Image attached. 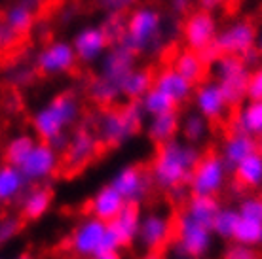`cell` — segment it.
I'll list each match as a JSON object with an SVG mask.
<instances>
[{"label": "cell", "mask_w": 262, "mask_h": 259, "mask_svg": "<svg viewBox=\"0 0 262 259\" xmlns=\"http://www.w3.org/2000/svg\"><path fill=\"white\" fill-rule=\"evenodd\" d=\"M202 156L200 146L184 142L181 138H173L169 142L156 146L148 167L154 188L167 195L177 189H186L192 170Z\"/></svg>", "instance_id": "obj_1"}, {"label": "cell", "mask_w": 262, "mask_h": 259, "mask_svg": "<svg viewBox=\"0 0 262 259\" xmlns=\"http://www.w3.org/2000/svg\"><path fill=\"white\" fill-rule=\"evenodd\" d=\"M125 45L137 57H158L173 40V27L162 10L152 4H139L125 15Z\"/></svg>", "instance_id": "obj_2"}, {"label": "cell", "mask_w": 262, "mask_h": 259, "mask_svg": "<svg viewBox=\"0 0 262 259\" xmlns=\"http://www.w3.org/2000/svg\"><path fill=\"white\" fill-rule=\"evenodd\" d=\"M88 121L99 136L101 146L120 148L131 142L144 129L146 116L139 100H124L122 104L103 108Z\"/></svg>", "instance_id": "obj_3"}, {"label": "cell", "mask_w": 262, "mask_h": 259, "mask_svg": "<svg viewBox=\"0 0 262 259\" xmlns=\"http://www.w3.org/2000/svg\"><path fill=\"white\" fill-rule=\"evenodd\" d=\"M80 117H82V104L78 95L67 89L53 95L46 104H42L33 114L31 125L36 140L52 144L59 136L69 135V131L78 123Z\"/></svg>", "instance_id": "obj_4"}, {"label": "cell", "mask_w": 262, "mask_h": 259, "mask_svg": "<svg viewBox=\"0 0 262 259\" xmlns=\"http://www.w3.org/2000/svg\"><path fill=\"white\" fill-rule=\"evenodd\" d=\"M215 80L230 108H237L247 100V84L251 68L236 55H221L209 66Z\"/></svg>", "instance_id": "obj_5"}, {"label": "cell", "mask_w": 262, "mask_h": 259, "mask_svg": "<svg viewBox=\"0 0 262 259\" xmlns=\"http://www.w3.org/2000/svg\"><path fill=\"white\" fill-rule=\"evenodd\" d=\"M215 246V235L211 227L202 225L181 214L175 221V233L171 240V252L179 259L205 257Z\"/></svg>", "instance_id": "obj_6"}, {"label": "cell", "mask_w": 262, "mask_h": 259, "mask_svg": "<svg viewBox=\"0 0 262 259\" xmlns=\"http://www.w3.org/2000/svg\"><path fill=\"white\" fill-rule=\"evenodd\" d=\"M101 142L90 121H82L69 133L67 144L61 151V167L67 172H80L99 156Z\"/></svg>", "instance_id": "obj_7"}, {"label": "cell", "mask_w": 262, "mask_h": 259, "mask_svg": "<svg viewBox=\"0 0 262 259\" xmlns=\"http://www.w3.org/2000/svg\"><path fill=\"white\" fill-rule=\"evenodd\" d=\"M230 178V169L223 157L216 151L203 153L202 159L194 167L188 180V191L190 195H211L219 197L223 193Z\"/></svg>", "instance_id": "obj_8"}, {"label": "cell", "mask_w": 262, "mask_h": 259, "mask_svg": "<svg viewBox=\"0 0 262 259\" xmlns=\"http://www.w3.org/2000/svg\"><path fill=\"white\" fill-rule=\"evenodd\" d=\"M108 184L122 195V199L127 204H137V206H141L150 197L154 189L148 169H144L137 163H127L124 167H120L111 176Z\"/></svg>", "instance_id": "obj_9"}, {"label": "cell", "mask_w": 262, "mask_h": 259, "mask_svg": "<svg viewBox=\"0 0 262 259\" xmlns=\"http://www.w3.org/2000/svg\"><path fill=\"white\" fill-rule=\"evenodd\" d=\"M78 65L71 40H52L40 47L34 55V68L42 76H65Z\"/></svg>", "instance_id": "obj_10"}, {"label": "cell", "mask_w": 262, "mask_h": 259, "mask_svg": "<svg viewBox=\"0 0 262 259\" xmlns=\"http://www.w3.org/2000/svg\"><path fill=\"white\" fill-rule=\"evenodd\" d=\"M61 169V153L50 142L36 140L33 149L29 151L25 161L19 165L21 174L25 176L29 186L34 184H46L55 172Z\"/></svg>", "instance_id": "obj_11"}, {"label": "cell", "mask_w": 262, "mask_h": 259, "mask_svg": "<svg viewBox=\"0 0 262 259\" xmlns=\"http://www.w3.org/2000/svg\"><path fill=\"white\" fill-rule=\"evenodd\" d=\"M219 19L215 13L194 10L184 17L181 25V40L186 49L200 53L202 49L215 44L216 33H219Z\"/></svg>", "instance_id": "obj_12"}, {"label": "cell", "mask_w": 262, "mask_h": 259, "mask_svg": "<svg viewBox=\"0 0 262 259\" xmlns=\"http://www.w3.org/2000/svg\"><path fill=\"white\" fill-rule=\"evenodd\" d=\"M256 42V25L251 19L239 17L226 23L219 29L215 38L216 49L223 55H236L242 57L255 47Z\"/></svg>", "instance_id": "obj_13"}, {"label": "cell", "mask_w": 262, "mask_h": 259, "mask_svg": "<svg viewBox=\"0 0 262 259\" xmlns=\"http://www.w3.org/2000/svg\"><path fill=\"white\" fill-rule=\"evenodd\" d=\"M105 221L93 216H85L74 225L69 237V250L80 259H93L101 253V244L106 233Z\"/></svg>", "instance_id": "obj_14"}, {"label": "cell", "mask_w": 262, "mask_h": 259, "mask_svg": "<svg viewBox=\"0 0 262 259\" xmlns=\"http://www.w3.org/2000/svg\"><path fill=\"white\" fill-rule=\"evenodd\" d=\"M175 221L164 210H148L141 216L137 242L146 252H158L173 240Z\"/></svg>", "instance_id": "obj_15"}, {"label": "cell", "mask_w": 262, "mask_h": 259, "mask_svg": "<svg viewBox=\"0 0 262 259\" xmlns=\"http://www.w3.org/2000/svg\"><path fill=\"white\" fill-rule=\"evenodd\" d=\"M190 100L194 104V112L205 117L209 123L224 121L232 110L215 80H203L202 84H198Z\"/></svg>", "instance_id": "obj_16"}, {"label": "cell", "mask_w": 262, "mask_h": 259, "mask_svg": "<svg viewBox=\"0 0 262 259\" xmlns=\"http://www.w3.org/2000/svg\"><path fill=\"white\" fill-rule=\"evenodd\" d=\"M71 44L74 53H76L78 63L88 66L97 65L106 53V49L111 47L108 40L105 38V34H103L99 25L80 27L78 31L74 33V36H72Z\"/></svg>", "instance_id": "obj_17"}, {"label": "cell", "mask_w": 262, "mask_h": 259, "mask_svg": "<svg viewBox=\"0 0 262 259\" xmlns=\"http://www.w3.org/2000/svg\"><path fill=\"white\" fill-rule=\"evenodd\" d=\"M152 87L165 93L177 106H181V104H186L192 98L196 85L190 84L186 78H183L171 65H167L154 72V85Z\"/></svg>", "instance_id": "obj_18"}, {"label": "cell", "mask_w": 262, "mask_h": 259, "mask_svg": "<svg viewBox=\"0 0 262 259\" xmlns=\"http://www.w3.org/2000/svg\"><path fill=\"white\" fill-rule=\"evenodd\" d=\"M125 204L127 202L122 199V195L106 182L105 186H99L93 191L92 197H90V201H88V212H90V216L97 218V220L111 223L124 210Z\"/></svg>", "instance_id": "obj_19"}, {"label": "cell", "mask_w": 262, "mask_h": 259, "mask_svg": "<svg viewBox=\"0 0 262 259\" xmlns=\"http://www.w3.org/2000/svg\"><path fill=\"white\" fill-rule=\"evenodd\" d=\"M256 151V138L251 135H245L242 131L228 129V133L224 135L221 148H219V156L223 157V161L226 163V167L230 172L236 169L237 165L253 156Z\"/></svg>", "instance_id": "obj_20"}, {"label": "cell", "mask_w": 262, "mask_h": 259, "mask_svg": "<svg viewBox=\"0 0 262 259\" xmlns=\"http://www.w3.org/2000/svg\"><path fill=\"white\" fill-rule=\"evenodd\" d=\"M99 65V74L105 76L114 82H122V80L129 74L135 66H137V55L131 53L125 45H111L103 59L97 63Z\"/></svg>", "instance_id": "obj_21"}, {"label": "cell", "mask_w": 262, "mask_h": 259, "mask_svg": "<svg viewBox=\"0 0 262 259\" xmlns=\"http://www.w3.org/2000/svg\"><path fill=\"white\" fill-rule=\"evenodd\" d=\"M53 204V191L46 184H34L29 186L23 197L19 199V212L21 218L27 221L42 220L52 210Z\"/></svg>", "instance_id": "obj_22"}, {"label": "cell", "mask_w": 262, "mask_h": 259, "mask_svg": "<svg viewBox=\"0 0 262 259\" xmlns=\"http://www.w3.org/2000/svg\"><path fill=\"white\" fill-rule=\"evenodd\" d=\"M179 131H181V114H179V110L160 114V116L154 117H146V123H144V135L156 146L177 138Z\"/></svg>", "instance_id": "obj_23"}, {"label": "cell", "mask_w": 262, "mask_h": 259, "mask_svg": "<svg viewBox=\"0 0 262 259\" xmlns=\"http://www.w3.org/2000/svg\"><path fill=\"white\" fill-rule=\"evenodd\" d=\"M228 129L242 131L253 138L262 135V98H247L230 119Z\"/></svg>", "instance_id": "obj_24"}, {"label": "cell", "mask_w": 262, "mask_h": 259, "mask_svg": "<svg viewBox=\"0 0 262 259\" xmlns=\"http://www.w3.org/2000/svg\"><path fill=\"white\" fill-rule=\"evenodd\" d=\"M141 216H143L141 206H137V204H125L124 210L108 223L112 227V231L118 235V239L124 248L131 246L133 242H137Z\"/></svg>", "instance_id": "obj_25"}, {"label": "cell", "mask_w": 262, "mask_h": 259, "mask_svg": "<svg viewBox=\"0 0 262 259\" xmlns=\"http://www.w3.org/2000/svg\"><path fill=\"white\" fill-rule=\"evenodd\" d=\"M88 97L93 104H97L99 108H111V106H116L124 100V95H122V89H120V84L114 82V80H108L105 76H93L88 84Z\"/></svg>", "instance_id": "obj_26"}, {"label": "cell", "mask_w": 262, "mask_h": 259, "mask_svg": "<svg viewBox=\"0 0 262 259\" xmlns=\"http://www.w3.org/2000/svg\"><path fill=\"white\" fill-rule=\"evenodd\" d=\"M223 206L219 197L211 195H188V199L183 202V212L181 214L188 216L190 220L202 223V225L211 227V221L215 218L216 210Z\"/></svg>", "instance_id": "obj_27"}, {"label": "cell", "mask_w": 262, "mask_h": 259, "mask_svg": "<svg viewBox=\"0 0 262 259\" xmlns=\"http://www.w3.org/2000/svg\"><path fill=\"white\" fill-rule=\"evenodd\" d=\"M169 65L173 66L183 78H186L194 85L202 84L203 80H205L207 68H209V66L200 59V55H198L196 51L186 49V47H183L181 51H177L175 55H173Z\"/></svg>", "instance_id": "obj_28"}, {"label": "cell", "mask_w": 262, "mask_h": 259, "mask_svg": "<svg viewBox=\"0 0 262 259\" xmlns=\"http://www.w3.org/2000/svg\"><path fill=\"white\" fill-rule=\"evenodd\" d=\"M29 188V182L21 174L19 167L13 165H0V204L2 202L19 201Z\"/></svg>", "instance_id": "obj_29"}, {"label": "cell", "mask_w": 262, "mask_h": 259, "mask_svg": "<svg viewBox=\"0 0 262 259\" xmlns=\"http://www.w3.org/2000/svg\"><path fill=\"white\" fill-rule=\"evenodd\" d=\"M154 85V72L148 66H135L133 70L120 82V89L124 100H141Z\"/></svg>", "instance_id": "obj_30"}, {"label": "cell", "mask_w": 262, "mask_h": 259, "mask_svg": "<svg viewBox=\"0 0 262 259\" xmlns=\"http://www.w3.org/2000/svg\"><path fill=\"white\" fill-rule=\"evenodd\" d=\"M237 188L245 191H258L262 188V153L255 151L253 156L243 159L236 169L232 170Z\"/></svg>", "instance_id": "obj_31"}, {"label": "cell", "mask_w": 262, "mask_h": 259, "mask_svg": "<svg viewBox=\"0 0 262 259\" xmlns=\"http://www.w3.org/2000/svg\"><path fill=\"white\" fill-rule=\"evenodd\" d=\"M211 135V123L202 117L198 112H188L186 116H181V140L194 146H202Z\"/></svg>", "instance_id": "obj_32"}, {"label": "cell", "mask_w": 262, "mask_h": 259, "mask_svg": "<svg viewBox=\"0 0 262 259\" xmlns=\"http://www.w3.org/2000/svg\"><path fill=\"white\" fill-rule=\"evenodd\" d=\"M34 19H36V12H34L33 8L25 6L23 2L17 0L15 4H12V6L6 10L2 23L19 38V36H23V34L29 33V31L33 29Z\"/></svg>", "instance_id": "obj_33"}, {"label": "cell", "mask_w": 262, "mask_h": 259, "mask_svg": "<svg viewBox=\"0 0 262 259\" xmlns=\"http://www.w3.org/2000/svg\"><path fill=\"white\" fill-rule=\"evenodd\" d=\"M237 221H239L237 206H226V204H223V206L216 210L215 218L211 221V231L215 235V239L232 240Z\"/></svg>", "instance_id": "obj_34"}, {"label": "cell", "mask_w": 262, "mask_h": 259, "mask_svg": "<svg viewBox=\"0 0 262 259\" xmlns=\"http://www.w3.org/2000/svg\"><path fill=\"white\" fill-rule=\"evenodd\" d=\"M34 144H36V136L33 135L21 133V135L13 136L4 148V163L19 167L21 163L25 161V157L29 156V151L33 149Z\"/></svg>", "instance_id": "obj_35"}, {"label": "cell", "mask_w": 262, "mask_h": 259, "mask_svg": "<svg viewBox=\"0 0 262 259\" xmlns=\"http://www.w3.org/2000/svg\"><path fill=\"white\" fill-rule=\"evenodd\" d=\"M139 104H141V108H143L146 117H154V116H160V114H167V112L179 110L177 104L173 102L165 93L154 89V87L139 100Z\"/></svg>", "instance_id": "obj_36"}, {"label": "cell", "mask_w": 262, "mask_h": 259, "mask_svg": "<svg viewBox=\"0 0 262 259\" xmlns=\"http://www.w3.org/2000/svg\"><path fill=\"white\" fill-rule=\"evenodd\" d=\"M230 242L245 244V246H251V248L262 246V223L239 218L236 231H234V237H232Z\"/></svg>", "instance_id": "obj_37"}, {"label": "cell", "mask_w": 262, "mask_h": 259, "mask_svg": "<svg viewBox=\"0 0 262 259\" xmlns=\"http://www.w3.org/2000/svg\"><path fill=\"white\" fill-rule=\"evenodd\" d=\"M125 23H127V19L122 13H105V17L101 19L99 27H101V31L111 45H118L124 42Z\"/></svg>", "instance_id": "obj_38"}, {"label": "cell", "mask_w": 262, "mask_h": 259, "mask_svg": "<svg viewBox=\"0 0 262 259\" xmlns=\"http://www.w3.org/2000/svg\"><path fill=\"white\" fill-rule=\"evenodd\" d=\"M36 80V68L34 65H27V63H15L6 70V82L12 87H29L33 85Z\"/></svg>", "instance_id": "obj_39"}, {"label": "cell", "mask_w": 262, "mask_h": 259, "mask_svg": "<svg viewBox=\"0 0 262 259\" xmlns=\"http://www.w3.org/2000/svg\"><path fill=\"white\" fill-rule=\"evenodd\" d=\"M237 212H239V218L262 223V195L247 193L245 197H242V201L237 204Z\"/></svg>", "instance_id": "obj_40"}, {"label": "cell", "mask_w": 262, "mask_h": 259, "mask_svg": "<svg viewBox=\"0 0 262 259\" xmlns=\"http://www.w3.org/2000/svg\"><path fill=\"white\" fill-rule=\"evenodd\" d=\"M21 218L17 216H0V248L15 239L21 233Z\"/></svg>", "instance_id": "obj_41"}, {"label": "cell", "mask_w": 262, "mask_h": 259, "mask_svg": "<svg viewBox=\"0 0 262 259\" xmlns=\"http://www.w3.org/2000/svg\"><path fill=\"white\" fill-rule=\"evenodd\" d=\"M141 4V0H95V6L103 13H122L127 15Z\"/></svg>", "instance_id": "obj_42"}, {"label": "cell", "mask_w": 262, "mask_h": 259, "mask_svg": "<svg viewBox=\"0 0 262 259\" xmlns=\"http://www.w3.org/2000/svg\"><path fill=\"white\" fill-rule=\"evenodd\" d=\"M223 259H258V252H256V248L230 242L228 246L224 248Z\"/></svg>", "instance_id": "obj_43"}, {"label": "cell", "mask_w": 262, "mask_h": 259, "mask_svg": "<svg viewBox=\"0 0 262 259\" xmlns=\"http://www.w3.org/2000/svg\"><path fill=\"white\" fill-rule=\"evenodd\" d=\"M247 98H262V63L251 68L249 84H247Z\"/></svg>", "instance_id": "obj_44"}, {"label": "cell", "mask_w": 262, "mask_h": 259, "mask_svg": "<svg viewBox=\"0 0 262 259\" xmlns=\"http://www.w3.org/2000/svg\"><path fill=\"white\" fill-rule=\"evenodd\" d=\"M198 55H200V59H202V61L205 63V65L211 66V65H213V63L216 61V59H219L221 55H223V53H221L219 49H216V45H215V44H211L209 47H205V49H202V51L198 53Z\"/></svg>", "instance_id": "obj_45"}, {"label": "cell", "mask_w": 262, "mask_h": 259, "mask_svg": "<svg viewBox=\"0 0 262 259\" xmlns=\"http://www.w3.org/2000/svg\"><path fill=\"white\" fill-rule=\"evenodd\" d=\"M13 42H17V36H15L4 23H0V49L10 47Z\"/></svg>", "instance_id": "obj_46"}, {"label": "cell", "mask_w": 262, "mask_h": 259, "mask_svg": "<svg viewBox=\"0 0 262 259\" xmlns=\"http://www.w3.org/2000/svg\"><path fill=\"white\" fill-rule=\"evenodd\" d=\"M198 2V10H203V12L216 13L221 8H223V0H196Z\"/></svg>", "instance_id": "obj_47"}, {"label": "cell", "mask_w": 262, "mask_h": 259, "mask_svg": "<svg viewBox=\"0 0 262 259\" xmlns=\"http://www.w3.org/2000/svg\"><path fill=\"white\" fill-rule=\"evenodd\" d=\"M167 2H169L171 12L175 13V15H181V13H186L190 10L194 0H167Z\"/></svg>", "instance_id": "obj_48"}, {"label": "cell", "mask_w": 262, "mask_h": 259, "mask_svg": "<svg viewBox=\"0 0 262 259\" xmlns=\"http://www.w3.org/2000/svg\"><path fill=\"white\" fill-rule=\"evenodd\" d=\"M242 61L245 63V65L249 66V68H255V66L260 65L262 61V55L258 51H256V47H253L251 51H247L245 55H242Z\"/></svg>", "instance_id": "obj_49"}, {"label": "cell", "mask_w": 262, "mask_h": 259, "mask_svg": "<svg viewBox=\"0 0 262 259\" xmlns=\"http://www.w3.org/2000/svg\"><path fill=\"white\" fill-rule=\"evenodd\" d=\"M74 17H76V8H74V6H65L59 13L61 23H71Z\"/></svg>", "instance_id": "obj_50"}, {"label": "cell", "mask_w": 262, "mask_h": 259, "mask_svg": "<svg viewBox=\"0 0 262 259\" xmlns=\"http://www.w3.org/2000/svg\"><path fill=\"white\" fill-rule=\"evenodd\" d=\"M19 2H23V4H25V6H29V8H33L34 12H38L40 6L44 4V0H19Z\"/></svg>", "instance_id": "obj_51"}, {"label": "cell", "mask_w": 262, "mask_h": 259, "mask_svg": "<svg viewBox=\"0 0 262 259\" xmlns=\"http://www.w3.org/2000/svg\"><path fill=\"white\" fill-rule=\"evenodd\" d=\"M255 47H256V51H258L262 55V25L256 27V42H255Z\"/></svg>", "instance_id": "obj_52"}, {"label": "cell", "mask_w": 262, "mask_h": 259, "mask_svg": "<svg viewBox=\"0 0 262 259\" xmlns=\"http://www.w3.org/2000/svg\"><path fill=\"white\" fill-rule=\"evenodd\" d=\"M93 259H122V255L118 253H103V255H95Z\"/></svg>", "instance_id": "obj_53"}, {"label": "cell", "mask_w": 262, "mask_h": 259, "mask_svg": "<svg viewBox=\"0 0 262 259\" xmlns=\"http://www.w3.org/2000/svg\"><path fill=\"white\" fill-rule=\"evenodd\" d=\"M141 259H162V255H160L158 252H148L146 255H143Z\"/></svg>", "instance_id": "obj_54"}, {"label": "cell", "mask_w": 262, "mask_h": 259, "mask_svg": "<svg viewBox=\"0 0 262 259\" xmlns=\"http://www.w3.org/2000/svg\"><path fill=\"white\" fill-rule=\"evenodd\" d=\"M256 151H258V153H262V135L256 138Z\"/></svg>", "instance_id": "obj_55"}, {"label": "cell", "mask_w": 262, "mask_h": 259, "mask_svg": "<svg viewBox=\"0 0 262 259\" xmlns=\"http://www.w3.org/2000/svg\"><path fill=\"white\" fill-rule=\"evenodd\" d=\"M15 259H34V257L31 255V253H21L19 257H15Z\"/></svg>", "instance_id": "obj_56"}, {"label": "cell", "mask_w": 262, "mask_h": 259, "mask_svg": "<svg viewBox=\"0 0 262 259\" xmlns=\"http://www.w3.org/2000/svg\"><path fill=\"white\" fill-rule=\"evenodd\" d=\"M224 4H232V2H237V0H223Z\"/></svg>", "instance_id": "obj_57"}, {"label": "cell", "mask_w": 262, "mask_h": 259, "mask_svg": "<svg viewBox=\"0 0 262 259\" xmlns=\"http://www.w3.org/2000/svg\"><path fill=\"white\" fill-rule=\"evenodd\" d=\"M258 193H260V195H262V188H260V189H258Z\"/></svg>", "instance_id": "obj_58"}, {"label": "cell", "mask_w": 262, "mask_h": 259, "mask_svg": "<svg viewBox=\"0 0 262 259\" xmlns=\"http://www.w3.org/2000/svg\"><path fill=\"white\" fill-rule=\"evenodd\" d=\"M194 259H205V257H194Z\"/></svg>", "instance_id": "obj_59"}]
</instances>
